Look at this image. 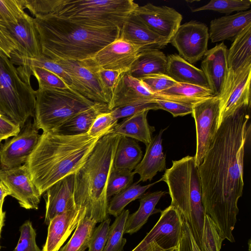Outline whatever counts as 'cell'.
<instances>
[{"mask_svg":"<svg viewBox=\"0 0 251 251\" xmlns=\"http://www.w3.org/2000/svg\"><path fill=\"white\" fill-rule=\"evenodd\" d=\"M251 106L242 105L223 120L198 167L205 214L221 239L231 243L235 242L232 232L244 185V158L250 135Z\"/></svg>","mask_w":251,"mask_h":251,"instance_id":"cell-1","label":"cell"},{"mask_svg":"<svg viewBox=\"0 0 251 251\" xmlns=\"http://www.w3.org/2000/svg\"><path fill=\"white\" fill-rule=\"evenodd\" d=\"M111 129L94 135H65L55 131L43 132L25 163L40 194L43 195L58 181L75 174L98 141Z\"/></svg>","mask_w":251,"mask_h":251,"instance_id":"cell-2","label":"cell"},{"mask_svg":"<svg viewBox=\"0 0 251 251\" xmlns=\"http://www.w3.org/2000/svg\"><path fill=\"white\" fill-rule=\"evenodd\" d=\"M34 22L42 54L55 61L88 59L120 36L119 27H94L51 14Z\"/></svg>","mask_w":251,"mask_h":251,"instance_id":"cell-3","label":"cell"},{"mask_svg":"<svg viewBox=\"0 0 251 251\" xmlns=\"http://www.w3.org/2000/svg\"><path fill=\"white\" fill-rule=\"evenodd\" d=\"M121 136L101 137L82 166L75 173L74 200L77 208H85V217L101 223L108 218L106 188Z\"/></svg>","mask_w":251,"mask_h":251,"instance_id":"cell-4","label":"cell"},{"mask_svg":"<svg viewBox=\"0 0 251 251\" xmlns=\"http://www.w3.org/2000/svg\"><path fill=\"white\" fill-rule=\"evenodd\" d=\"M160 178L167 185L171 205L189 225L193 237L201 250L206 215L202 200V188L198 167L194 156L187 155L172 161Z\"/></svg>","mask_w":251,"mask_h":251,"instance_id":"cell-5","label":"cell"},{"mask_svg":"<svg viewBox=\"0 0 251 251\" xmlns=\"http://www.w3.org/2000/svg\"><path fill=\"white\" fill-rule=\"evenodd\" d=\"M35 100L30 79L0 51V117L21 128L33 116Z\"/></svg>","mask_w":251,"mask_h":251,"instance_id":"cell-6","label":"cell"},{"mask_svg":"<svg viewBox=\"0 0 251 251\" xmlns=\"http://www.w3.org/2000/svg\"><path fill=\"white\" fill-rule=\"evenodd\" d=\"M138 6L132 0H56L51 14L91 26L121 29Z\"/></svg>","mask_w":251,"mask_h":251,"instance_id":"cell-7","label":"cell"},{"mask_svg":"<svg viewBox=\"0 0 251 251\" xmlns=\"http://www.w3.org/2000/svg\"><path fill=\"white\" fill-rule=\"evenodd\" d=\"M35 96L33 123L43 132L56 130L95 103L71 88H38Z\"/></svg>","mask_w":251,"mask_h":251,"instance_id":"cell-8","label":"cell"},{"mask_svg":"<svg viewBox=\"0 0 251 251\" xmlns=\"http://www.w3.org/2000/svg\"><path fill=\"white\" fill-rule=\"evenodd\" d=\"M220 99L214 96L193 105L192 116L196 131V165L201 163L213 143L218 130Z\"/></svg>","mask_w":251,"mask_h":251,"instance_id":"cell-9","label":"cell"},{"mask_svg":"<svg viewBox=\"0 0 251 251\" xmlns=\"http://www.w3.org/2000/svg\"><path fill=\"white\" fill-rule=\"evenodd\" d=\"M251 64L236 72L228 69L220 99L218 128L226 118L244 105H251Z\"/></svg>","mask_w":251,"mask_h":251,"instance_id":"cell-10","label":"cell"},{"mask_svg":"<svg viewBox=\"0 0 251 251\" xmlns=\"http://www.w3.org/2000/svg\"><path fill=\"white\" fill-rule=\"evenodd\" d=\"M0 27L5 34L11 55L18 53L30 58L43 55L33 18L27 14L16 23L0 21Z\"/></svg>","mask_w":251,"mask_h":251,"instance_id":"cell-11","label":"cell"},{"mask_svg":"<svg viewBox=\"0 0 251 251\" xmlns=\"http://www.w3.org/2000/svg\"><path fill=\"white\" fill-rule=\"evenodd\" d=\"M142 51L141 48L121 38L98 51L92 57L81 62L92 71L103 69L128 72Z\"/></svg>","mask_w":251,"mask_h":251,"instance_id":"cell-12","label":"cell"},{"mask_svg":"<svg viewBox=\"0 0 251 251\" xmlns=\"http://www.w3.org/2000/svg\"><path fill=\"white\" fill-rule=\"evenodd\" d=\"M209 39L207 25L197 21L180 25L170 43L179 55L193 64L200 60L207 50Z\"/></svg>","mask_w":251,"mask_h":251,"instance_id":"cell-13","label":"cell"},{"mask_svg":"<svg viewBox=\"0 0 251 251\" xmlns=\"http://www.w3.org/2000/svg\"><path fill=\"white\" fill-rule=\"evenodd\" d=\"M182 229V216L175 207L170 205L161 211L158 222L132 251H141L150 244H156L163 250L177 248Z\"/></svg>","mask_w":251,"mask_h":251,"instance_id":"cell-14","label":"cell"},{"mask_svg":"<svg viewBox=\"0 0 251 251\" xmlns=\"http://www.w3.org/2000/svg\"><path fill=\"white\" fill-rule=\"evenodd\" d=\"M38 129L30 121L26 122L18 134L5 140L0 148V166L6 168L25 164L40 137Z\"/></svg>","mask_w":251,"mask_h":251,"instance_id":"cell-15","label":"cell"},{"mask_svg":"<svg viewBox=\"0 0 251 251\" xmlns=\"http://www.w3.org/2000/svg\"><path fill=\"white\" fill-rule=\"evenodd\" d=\"M0 182L9 190L11 196L26 209H38L41 195L32 182L25 164L12 168L0 166Z\"/></svg>","mask_w":251,"mask_h":251,"instance_id":"cell-16","label":"cell"},{"mask_svg":"<svg viewBox=\"0 0 251 251\" xmlns=\"http://www.w3.org/2000/svg\"><path fill=\"white\" fill-rule=\"evenodd\" d=\"M133 14L149 29L169 43L180 25L182 16L174 8L148 3L138 6Z\"/></svg>","mask_w":251,"mask_h":251,"instance_id":"cell-17","label":"cell"},{"mask_svg":"<svg viewBox=\"0 0 251 251\" xmlns=\"http://www.w3.org/2000/svg\"><path fill=\"white\" fill-rule=\"evenodd\" d=\"M55 62L70 76L73 83V90L95 102L108 105L103 88L95 72L80 61L61 60Z\"/></svg>","mask_w":251,"mask_h":251,"instance_id":"cell-18","label":"cell"},{"mask_svg":"<svg viewBox=\"0 0 251 251\" xmlns=\"http://www.w3.org/2000/svg\"><path fill=\"white\" fill-rule=\"evenodd\" d=\"M85 208H75L55 216L48 225L47 239L42 251H59L73 231L85 218Z\"/></svg>","mask_w":251,"mask_h":251,"instance_id":"cell-19","label":"cell"},{"mask_svg":"<svg viewBox=\"0 0 251 251\" xmlns=\"http://www.w3.org/2000/svg\"><path fill=\"white\" fill-rule=\"evenodd\" d=\"M75 174L69 175L50 187L43 194L46 202L45 223L49 225L56 215L76 207L74 190Z\"/></svg>","mask_w":251,"mask_h":251,"instance_id":"cell-20","label":"cell"},{"mask_svg":"<svg viewBox=\"0 0 251 251\" xmlns=\"http://www.w3.org/2000/svg\"><path fill=\"white\" fill-rule=\"evenodd\" d=\"M227 52L226 46L222 42L207 50L202 57L201 70L215 96L221 94L228 74Z\"/></svg>","mask_w":251,"mask_h":251,"instance_id":"cell-21","label":"cell"},{"mask_svg":"<svg viewBox=\"0 0 251 251\" xmlns=\"http://www.w3.org/2000/svg\"><path fill=\"white\" fill-rule=\"evenodd\" d=\"M120 38L140 47L142 50H160L168 44L165 38L149 29L133 13L124 23Z\"/></svg>","mask_w":251,"mask_h":251,"instance_id":"cell-22","label":"cell"},{"mask_svg":"<svg viewBox=\"0 0 251 251\" xmlns=\"http://www.w3.org/2000/svg\"><path fill=\"white\" fill-rule=\"evenodd\" d=\"M154 95L142 81L127 72L121 74L115 87L110 109L144 101H155Z\"/></svg>","mask_w":251,"mask_h":251,"instance_id":"cell-23","label":"cell"},{"mask_svg":"<svg viewBox=\"0 0 251 251\" xmlns=\"http://www.w3.org/2000/svg\"><path fill=\"white\" fill-rule=\"evenodd\" d=\"M166 129H161L146 146L143 157L132 171L139 175L138 182L151 181L158 172L166 170V155L163 151L162 136Z\"/></svg>","mask_w":251,"mask_h":251,"instance_id":"cell-24","label":"cell"},{"mask_svg":"<svg viewBox=\"0 0 251 251\" xmlns=\"http://www.w3.org/2000/svg\"><path fill=\"white\" fill-rule=\"evenodd\" d=\"M251 24V10L238 12L211 21L209 36L213 43L232 40Z\"/></svg>","mask_w":251,"mask_h":251,"instance_id":"cell-25","label":"cell"},{"mask_svg":"<svg viewBox=\"0 0 251 251\" xmlns=\"http://www.w3.org/2000/svg\"><path fill=\"white\" fill-rule=\"evenodd\" d=\"M149 110H144L125 118L117 123L109 133L133 139L148 145L155 131L154 126H150L147 120Z\"/></svg>","mask_w":251,"mask_h":251,"instance_id":"cell-26","label":"cell"},{"mask_svg":"<svg viewBox=\"0 0 251 251\" xmlns=\"http://www.w3.org/2000/svg\"><path fill=\"white\" fill-rule=\"evenodd\" d=\"M167 57L166 75L175 81L209 88L206 78L201 69L178 54H172Z\"/></svg>","mask_w":251,"mask_h":251,"instance_id":"cell-27","label":"cell"},{"mask_svg":"<svg viewBox=\"0 0 251 251\" xmlns=\"http://www.w3.org/2000/svg\"><path fill=\"white\" fill-rule=\"evenodd\" d=\"M167 57L160 50H142L132 64L129 75L141 79L154 74H166Z\"/></svg>","mask_w":251,"mask_h":251,"instance_id":"cell-28","label":"cell"},{"mask_svg":"<svg viewBox=\"0 0 251 251\" xmlns=\"http://www.w3.org/2000/svg\"><path fill=\"white\" fill-rule=\"evenodd\" d=\"M214 96V93L209 88L179 82L165 91L154 94L155 100L175 101L192 105Z\"/></svg>","mask_w":251,"mask_h":251,"instance_id":"cell-29","label":"cell"},{"mask_svg":"<svg viewBox=\"0 0 251 251\" xmlns=\"http://www.w3.org/2000/svg\"><path fill=\"white\" fill-rule=\"evenodd\" d=\"M167 193L166 191H158L143 194L139 198V208L128 216L125 233L132 234L137 232L146 223L151 215L161 212V210L155 207L161 198Z\"/></svg>","mask_w":251,"mask_h":251,"instance_id":"cell-30","label":"cell"},{"mask_svg":"<svg viewBox=\"0 0 251 251\" xmlns=\"http://www.w3.org/2000/svg\"><path fill=\"white\" fill-rule=\"evenodd\" d=\"M228 69L234 72L251 64V24L232 41L227 52Z\"/></svg>","mask_w":251,"mask_h":251,"instance_id":"cell-31","label":"cell"},{"mask_svg":"<svg viewBox=\"0 0 251 251\" xmlns=\"http://www.w3.org/2000/svg\"><path fill=\"white\" fill-rule=\"evenodd\" d=\"M111 110L107 104L95 102L92 107L75 115L54 131L65 135L87 133L99 115Z\"/></svg>","mask_w":251,"mask_h":251,"instance_id":"cell-32","label":"cell"},{"mask_svg":"<svg viewBox=\"0 0 251 251\" xmlns=\"http://www.w3.org/2000/svg\"><path fill=\"white\" fill-rule=\"evenodd\" d=\"M143 158V152L137 141L121 136L115 153L113 167L132 171Z\"/></svg>","mask_w":251,"mask_h":251,"instance_id":"cell-33","label":"cell"},{"mask_svg":"<svg viewBox=\"0 0 251 251\" xmlns=\"http://www.w3.org/2000/svg\"><path fill=\"white\" fill-rule=\"evenodd\" d=\"M161 179L146 185H141L138 181L113 196L108 202L107 212L109 215L117 217L125 207L131 201L139 199L149 188L159 182Z\"/></svg>","mask_w":251,"mask_h":251,"instance_id":"cell-34","label":"cell"},{"mask_svg":"<svg viewBox=\"0 0 251 251\" xmlns=\"http://www.w3.org/2000/svg\"><path fill=\"white\" fill-rule=\"evenodd\" d=\"M97 223L95 220L85 217L69 241L59 251H85L88 248Z\"/></svg>","mask_w":251,"mask_h":251,"instance_id":"cell-35","label":"cell"},{"mask_svg":"<svg viewBox=\"0 0 251 251\" xmlns=\"http://www.w3.org/2000/svg\"><path fill=\"white\" fill-rule=\"evenodd\" d=\"M129 214L128 210H124L109 226L107 241L103 251H123L126 242L123 237L127 219Z\"/></svg>","mask_w":251,"mask_h":251,"instance_id":"cell-36","label":"cell"},{"mask_svg":"<svg viewBox=\"0 0 251 251\" xmlns=\"http://www.w3.org/2000/svg\"><path fill=\"white\" fill-rule=\"evenodd\" d=\"M251 0H211L207 4L192 10L193 12L212 10L226 15L234 11H246L250 8Z\"/></svg>","mask_w":251,"mask_h":251,"instance_id":"cell-37","label":"cell"},{"mask_svg":"<svg viewBox=\"0 0 251 251\" xmlns=\"http://www.w3.org/2000/svg\"><path fill=\"white\" fill-rule=\"evenodd\" d=\"M134 175L132 171L113 167L107 185V198L109 199L131 185L133 182Z\"/></svg>","mask_w":251,"mask_h":251,"instance_id":"cell-38","label":"cell"},{"mask_svg":"<svg viewBox=\"0 0 251 251\" xmlns=\"http://www.w3.org/2000/svg\"><path fill=\"white\" fill-rule=\"evenodd\" d=\"M34 75L38 82L39 88L61 89L70 88L59 76L44 68L21 66Z\"/></svg>","mask_w":251,"mask_h":251,"instance_id":"cell-39","label":"cell"},{"mask_svg":"<svg viewBox=\"0 0 251 251\" xmlns=\"http://www.w3.org/2000/svg\"><path fill=\"white\" fill-rule=\"evenodd\" d=\"M24 0H0V21L16 23L27 14Z\"/></svg>","mask_w":251,"mask_h":251,"instance_id":"cell-40","label":"cell"},{"mask_svg":"<svg viewBox=\"0 0 251 251\" xmlns=\"http://www.w3.org/2000/svg\"><path fill=\"white\" fill-rule=\"evenodd\" d=\"M223 241L214 222L210 217L206 214L201 251H220Z\"/></svg>","mask_w":251,"mask_h":251,"instance_id":"cell-41","label":"cell"},{"mask_svg":"<svg viewBox=\"0 0 251 251\" xmlns=\"http://www.w3.org/2000/svg\"><path fill=\"white\" fill-rule=\"evenodd\" d=\"M20 235L13 251H42L37 245L36 233L32 223L25 221L20 227Z\"/></svg>","mask_w":251,"mask_h":251,"instance_id":"cell-42","label":"cell"},{"mask_svg":"<svg viewBox=\"0 0 251 251\" xmlns=\"http://www.w3.org/2000/svg\"><path fill=\"white\" fill-rule=\"evenodd\" d=\"M140 80L154 95L165 91L178 83L167 75L163 74L148 75Z\"/></svg>","mask_w":251,"mask_h":251,"instance_id":"cell-43","label":"cell"},{"mask_svg":"<svg viewBox=\"0 0 251 251\" xmlns=\"http://www.w3.org/2000/svg\"><path fill=\"white\" fill-rule=\"evenodd\" d=\"M160 109L155 101H144L116 107L111 110L112 115L117 120L131 116L144 110Z\"/></svg>","mask_w":251,"mask_h":251,"instance_id":"cell-44","label":"cell"},{"mask_svg":"<svg viewBox=\"0 0 251 251\" xmlns=\"http://www.w3.org/2000/svg\"><path fill=\"white\" fill-rule=\"evenodd\" d=\"M98 75L108 101L110 109L114 91L121 73L119 71L100 69L93 71Z\"/></svg>","mask_w":251,"mask_h":251,"instance_id":"cell-45","label":"cell"},{"mask_svg":"<svg viewBox=\"0 0 251 251\" xmlns=\"http://www.w3.org/2000/svg\"><path fill=\"white\" fill-rule=\"evenodd\" d=\"M111 220L107 218L95 227L87 251H103L105 246Z\"/></svg>","mask_w":251,"mask_h":251,"instance_id":"cell-46","label":"cell"},{"mask_svg":"<svg viewBox=\"0 0 251 251\" xmlns=\"http://www.w3.org/2000/svg\"><path fill=\"white\" fill-rule=\"evenodd\" d=\"M160 109L170 112L174 117L183 116L191 114L193 105L178 101L156 100Z\"/></svg>","mask_w":251,"mask_h":251,"instance_id":"cell-47","label":"cell"},{"mask_svg":"<svg viewBox=\"0 0 251 251\" xmlns=\"http://www.w3.org/2000/svg\"><path fill=\"white\" fill-rule=\"evenodd\" d=\"M111 111L99 115L92 125L87 134L94 135L111 129L117 123Z\"/></svg>","mask_w":251,"mask_h":251,"instance_id":"cell-48","label":"cell"},{"mask_svg":"<svg viewBox=\"0 0 251 251\" xmlns=\"http://www.w3.org/2000/svg\"><path fill=\"white\" fill-rule=\"evenodd\" d=\"M182 233L177 251H201L193 237L189 225L182 216Z\"/></svg>","mask_w":251,"mask_h":251,"instance_id":"cell-49","label":"cell"},{"mask_svg":"<svg viewBox=\"0 0 251 251\" xmlns=\"http://www.w3.org/2000/svg\"><path fill=\"white\" fill-rule=\"evenodd\" d=\"M21 128L0 117V141L7 140L18 134Z\"/></svg>","mask_w":251,"mask_h":251,"instance_id":"cell-50","label":"cell"},{"mask_svg":"<svg viewBox=\"0 0 251 251\" xmlns=\"http://www.w3.org/2000/svg\"><path fill=\"white\" fill-rule=\"evenodd\" d=\"M10 195V192L8 188L0 182V206H2L5 198Z\"/></svg>","mask_w":251,"mask_h":251,"instance_id":"cell-51","label":"cell"},{"mask_svg":"<svg viewBox=\"0 0 251 251\" xmlns=\"http://www.w3.org/2000/svg\"><path fill=\"white\" fill-rule=\"evenodd\" d=\"M141 251H177V248L169 250H163L156 244H150L145 247Z\"/></svg>","mask_w":251,"mask_h":251,"instance_id":"cell-52","label":"cell"},{"mask_svg":"<svg viewBox=\"0 0 251 251\" xmlns=\"http://www.w3.org/2000/svg\"><path fill=\"white\" fill-rule=\"evenodd\" d=\"M5 212L2 210V206H0V238L1 237V232L2 228L4 226Z\"/></svg>","mask_w":251,"mask_h":251,"instance_id":"cell-53","label":"cell"},{"mask_svg":"<svg viewBox=\"0 0 251 251\" xmlns=\"http://www.w3.org/2000/svg\"><path fill=\"white\" fill-rule=\"evenodd\" d=\"M0 146H1V141H0Z\"/></svg>","mask_w":251,"mask_h":251,"instance_id":"cell-54","label":"cell"},{"mask_svg":"<svg viewBox=\"0 0 251 251\" xmlns=\"http://www.w3.org/2000/svg\"></svg>","mask_w":251,"mask_h":251,"instance_id":"cell-55","label":"cell"}]
</instances>
